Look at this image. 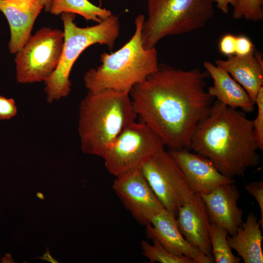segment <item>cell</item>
I'll return each mask as SVG.
<instances>
[{
	"mask_svg": "<svg viewBox=\"0 0 263 263\" xmlns=\"http://www.w3.org/2000/svg\"><path fill=\"white\" fill-rule=\"evenodd\" d=\"M209 76L198 68L184 70L161 64L132 89L135 113L170 150H190L196 127L213 103L206 86Z\"/></svg>",
	"mask_w": 263,
	"mask_h": 263,
	"instance_id": "obj_1",
	"label": "cell"
},
{
	"mask_svg": "<svg viewBox=\"0 0 263 263\" xmlns=\"http://www.w3.org/2000/svg\"><path fill=\"white\" fill-rule=\"evenodd\" d=\"M191 150L207 158L230 178L244 176L247 169L258 165L260 160L252 120L243 111L217 100L197 125Z\"/></svg>",
	"mask_w": 263,
	"mask_h": 263,
	"instance_id": "obj_2",
	"label": "cell"
},
{
	"mask_svg": "<svg viewBox=\"0 0 263 263\" xmlns=\"http://www.w3.org/2000/svg\"><path fill=\"white\" fill-rule=\"evenodd\" d=\"M137 116L129 93L88 91L79 107L78 133L82 151L103 158Z\"/></svg>",
	"mask_w": 263,
	"mask_h": 263,
	"instance_id": "obj_3",
	"label": "cell"
},
{
	"mask_svg": "<svg viewBox=\"0 0 263 263\" xmlns=\"http://www.w3.org/2000/svg\"><path fill=\"white\" fill-rule=\"evenodd\" d=\"M145 19L143 15L136 17L131 39L116 51L101 54V64L85 74L83 79L88 91L110 90L130 94L134 85L158 70L156 48L147 49L143 45L142 29Z\"/></svg>",
	"mask_w": 263,
	"mask_h": 263,
	"instance_id": "obj_4",
	"label": "cell"
},
{
	"mask_svg": "<svg viewBox=\"0 0 263 263\" xmlns=\"http://www.w3.org/2000/svg\"><path fill=\"white\" fill-rule=\"evenodd\" d=\"M75 14H61L64 27V43L58 65L44 81L47 101L52 103L67 96L71 90L69 79L72 67L80 55L88 47L95 44L106 45L112 51L120 34L117 16L112 14L96 24L79 27L74 22Z\"/></svg>",
	"mask_w": 263,
	"mask_h": 263,
	"instance_id": "obj_5",
	"label": "cell"
},
{
	"mask_svg": "<svg viewBox=\"0 0 263 263\" xmlns=\"http://www.w3.org/2000/svg\"><path fill=\"white\" fill-rule=\"evenodd\" d=\"M213 0H147L142 38L147 49L164 38L203 28L214 14Z\"/></svg>",
	"mask_w": 263,
	"mask_h": 263,
	"instance_id": "obj_6",
	"label": "cell"
},
{
	"mask_svg": "<svg viewBox=\"0 0 263 263\" xmlns=\"http://www.w3.org/2000/svg\"><path fill=\"white\" fill-rule=\"evenodd\" d=\"M64 43V32L44 27L31 36L16 53V79L26 84L45 81L59 62Z\"/></svg>",
	"mask_w": 263,
	"mask_h": 263,
	"instance_id": "obj_7",
	"label": "cell"
},
{
	"mask_svg": "<svg viewBox=\"0 0 263 263\" xmlns=\"http://www.w3.org/2000/svg\"><path fill=\"white\" fill-rule=\"evenodd\" d=\"M164 146L160 138L146 124L135 121L122 131L103 158L107 170L117 177L141 168Z\"/></svg>",
	"mask_w": 263,
	"mask_h": 263,
	"instance_id": "obj_8",
	"label": "cell"
},
{
	"mask_svg": "<svg viewBox=\"0 0 263 263\" xmlns=\"http://www.w3.org/2000/svg\"><path fill=\"white\" fill-rule=\"evenodd\" d=\"M141 168L164 208L176 217L179 208L194 197L195 194L184 173L164 148L151 156Z\"/></svg>",
	"mask_w": 263,
	"mask_h": 263,
	"instance_id": "obj_9",
	"label": "cell"
},
{
	"mask_svg": "<svg viewBox=\"0 0 263 263\" xmlns=\"http://www.w3.org/2000/svg\"><path fill=\"white\" fill-rule=\"evenodd\" d=\"M112 187L126 209L141 225L150 224L152 219L165 209L141 168L116 177Z\"/></svg>",
	"mask_w": 263,
	"mask_h": 263,
	"instance_id": "obj_10",
	"label": "cell"
},
{
	"mask_svg": "<svg viewBox=\"0 0 263 263\" xmlns=\"http://www.w3.org/2000/svg\"><path fill=\"white\" fill-rule=\"evenodd\" d=\"M169 154L184 173L195 194H207L219 186L235 183L218 170L207 158L189 150H170Z\"/></svg>",
	"mask_w": 263,
	"mask_h": 263,
	"instance_id": "obj_11",
	"label": "cell"
},
{
	"mask_svg": "<svg viewBox=\"0 0 263 263\" xmlns=\"http://www.w3.org/2000/svg\"><path fill=\"white\" fill-rule=\"evenodd\" d=\"M146 232L149 239L156 241L175 255L185 256L196 263H214L213 257L204 254L188 242L179 229L176 216L165 209L146 225Z\"/></svg>",
	"mask_w": 263,
	"mask_h": 263,
	"instance_id": "obj_12",
	"label": "cell"
},
{
	"mask_svg": "<svg viewBox=\"0 0 263 263\" xmlns=\"http://www.w3.org/2000/svg\"><path fill=\"white\" fill-rule=\"evenodd\" d=\"M234 183L222 185L207 194H198L210 222L225 229L230 236L235 234L243 222V211L238 206L240 194Z\"/></svg>",
	"mask_w": 263,
	"mask_h": 263,
	"instance_id": "obj_13",
	"label": "cell"
},
{
	"mask_svg": "<svg viewBox=\"0 0 263 263\" xmlns=\"http://www.w3.org/2000/svg\"><path fill=\"white\" fill-rule=\"evenodd\" d=\"M43 7L41 0H0V10L10 26L11 53H17L30 38L34 22Z\"/></svg>",
	"mask_w": 263,
	"mask_h": 263,
	"instance_id": "obj_14",
	"label": "cell"
},
{
	"mask_svg": "<svg viewBox=\"0 0 263 263\" xmlns=\"http://www.w3.org/2000/svg\"><path fill=\"white\" fill-rule=\"evenodd\" d=\"M176 221L184 238L204 254L212 257L209 240L210 222L201 197L195 194L193 199L181 207Z\"/></svg>",
	"mask_w": 263,
	"mask_h": 263,
	"instance_id": "obj_15",
	"label": "cell"
},
{
	"mask_svg": "<svg viewBox=\"0 0 263 263\" xmlns=\"http://www.w3.org/2000/svg\"><path fill=\"white\" fill-rule=\"evenodd\" d=\"M203 66L213 79V85L207 89L211 97L232 108H240L244 113L254 110L255 102L226 71L209 61H204Z\"/></svg>",
	"mask_w": 263,
	"mask_h": 263,
	"instance_id": "obj_16",
	"label": "cell"
},
{
	"mask_svg": "<svg viewBox=\"0 0 263 263\" xmlns=\"http://www.w3.org/2000/svg\"><path fill=\"white\" fill-rule=\"evenodd\" d=\"M215 64L226 71L255 102L263 87V60L257 51L244 56L233 55L225 60L217 59Z\"/></svg>",
	"mask_w": 263,
	"mask_h": 263,
	"instance_id": "obj_17",
	"label": "cell"
},
{
	"mask_svg": "<svg viewBox=\"0 0 263 263\" xmlns=\"http://www.w3.org/2000/svg\"><path fill=\"white\" fill-rule=\"evenodd\" d=\"M261 225L255 214L251 212L235 234L227 236L228 243L244 263H263Z\"/></svg>",
	"mask_w": 263,
	"mask_h": 263,
	"instance_id": "obj_18",
	"label": "cell"
},
{
	"mask_svg": "<svg viewBox=\"0 0 263 263\" xmlns=\"http://www.w3.org/2000/svg\"><path fill=\"white\" fill-rule=\"evenodd\" d=\"M49 12L55 15L63 13L78 14L86 20L97 23L112 15L110 10L96 6L88 0H53Z\"/></svg>",
	"mask_w": 263,
	"mask_h": 263,
	"instance_id": "obj_19",
	"label": "cell"
},
{
	"mask_svg": "<svg viewBox=\"0 0 263 263\" xmlns=\"http://www.w3.org/2000/svg\"><path fill=\"white\" fill-rule=\"evenodd\" d=\"M227 231L219 225L211 223L209 234L214 262L216 263H239L241 259L236 256L227 242Z\"/></svg>",
	"mask_w": 263,
	"mask_h": 263,
	"instance_id": "obj_20",
	"label": "cell"
},
{
	"mask_svg": "<svg viewBox=\"0 0 263 263\" xmlns=\"http://www.w3.org/2000/svg\"><path fill=\"white\" fill-rule=\"evenodd\" d=\"M152 241V244L145 240L141 243L143 254L151 263H196L192 259L185 256H179L171 253L158 242Z\"/></svg>",
	"mask_w": 263,
	"mask_h": 263,
	"instance_id": "obj_21",
	"label": "cell"
},
{
	"mask_svg": "<svg viewBox=\"0 0 263 263\" xmlns=\"http://www.w3.org/2000/svg\"><path fill=\"white\" fill-rule=\"evenodd\" d=\"M234 19L258 21L263 19V0H237L233 7Z\"/></svg>",
	"mask_w": 263,
	"mask_h": 263,
	"instance_id": "obj_22",
	"label": "cell"
},
{
	"mask_svg": "<svg viewBox=\"0 0 263 263\" xmlns=\"http://www.w3.org/2000/svg\"><path fill=\"white\" fill-rule=\"evenodd\" d=\"M258 112L256 118L252 120L253 132L258 149L263 150V87L259 90L256 99Z\"/></svg>",
	"mask_w": 263,
	"mask_h": 263,
	"instance_id": "obj_23",
	"label": "cell"
},
{
	"mask_svg": "<svg viewBox=\"0 0 263 263\" xmlns=\"http://www.w3.org/2000/svg\"><path fill=\"white\" fill-rule=\"evenodd\" d=\"M245 189L254 197L258 204L261 213L259 222L261 227H263V182L254 181L247 183L244 187Z\"/></svg>",
	"mask_w": 263,
	"mask_h": 263,
	"instance_id": "obj_24",
	"label": "cell"
},
{
	"mask_svg": "<svg viewBox=\"0 0 263 263\" xmlns=\"http://www.w3.org/2000/svg\"><path fill=\"white\" fill-rule=\"evenodd\" d=\"M17 112L14 100L0 95V120L9 119L14 117Z\"/></svg>",
	"mask_w": 263,
	"mask_h": 263,
	"instance_id": "obj_25",
	"label": "cell"
},
{
	"mask_svg": "<svg viewBox=\"0 0 263 263\" xmlns=\"http://www.w3.org/2000/svg\"><path fill=\"white\" fill-rule=\"evenodd\" d=\"M236 36L226 34L221 38L219 43V49L220 52L227 56L235 55Z\"/></svg>",
	"mask_w": 263,
	"mask_h": 263,
	"instance_id": "obj_26",
	"label": "cell"
},
{
	"mask_svg": "<svg viewBox=\"0 0 263 263\" xmlns=\"http://www.w3.org/2000/svg\"><path fill=\"white\" fill-rule=\"evenodd\" d=\"M254 45L251 40L245 36H236L235 55L244 56L254 51Z\"/></svg>",
	"mask_w": 263,
	"mask_h": 263,
	"instance_id": "obj_27",
	"label": "cell"
},
{
	"mask_svg": "<svg viewBox=\"0 0 263 263\" xmlns=\"http://www.w3.org/2000/svg\"><path fill=\"white\" fill-rule=\"evenodd\" d=\"M216 6L223 13L227 14L229 11V6L234 7L237 0H213Z\"/></svg>",
	"mask_w": 263,
	"mask_h": 263,
	"instance_id": "obj_28",
	"label": "cell"
},
{
	"mask_svg": "<svg viewBox=\"0 0 263 263\" xmlns=\"http://www.w3.org/2000/svg\"><path fill=\"white\" fill-rule=\"evenodd\" d=\"M38 258H40V259L42 260H45L47 262L52 263H57L58 262L54 259L50 254L49 251L48 249H47L46 252L45 253H44L43 256L40 257H38Z\"/></svg>",
	"mask_w": 263,
	"mask_h": 263,
	"instance_id": "obj_29",
	"label": "cell"
},
{
	"mask_svg": "<svg viewBox=\"0 0 263 263\" xmlns=\"http://www.w3.org/2000/svg\"><path fill=\"white\" fill-rule=\"evenodd\" d=\"M52 0H41L46 11L49 12L50 11Z\"/></svg>",
	"mask_w": 263,
	"mask_h": 263,
	"instance_id": "obj_30",
	"label": "cell"
}]
</instances>
